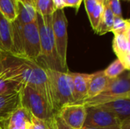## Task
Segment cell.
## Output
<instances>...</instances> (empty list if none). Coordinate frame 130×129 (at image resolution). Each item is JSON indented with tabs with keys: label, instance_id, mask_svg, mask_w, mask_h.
Wrapping results in <instances>:
<instances>
[{
	"label": "cell",
	"instance_id": "1",
	"mask_svg": "<svg viewBox=\"0 0 130 129\" xmlns=\"http://www.w3.org/2000/svg\"><path fill=\"white\" fill-rule=\"evenodd\" d=\"M2 73L8 78L19 81L23 85L28 86L39 92L47 100L54 111L46 69L36 62L5 52Z\"/></svg>",
	"mask_w": 130,
	"mask_h": 129
},
{
	"label": "cell",
	"instance_id": "2",
	"mask_svg": "<svg viewBox=\"0 0 130 129\" xmlns=\"http://www.w3.org/2000/svg\"><path fill=\"white\" fill-rule=\"evenodd\" d=\"M37 24L39 31L41 53L37 63L45 69L64 71L56 52L52 28V15L42 16L37 12Z\"/></svg>",
	"mask_w": 130,
	"mask_h": 129
},
{
	"label": "cell",
	"instance_id": "3",
	"mask_svg": "<svg viewBox=\"0 0 130 129\" xmlns=\"http://www.w3.org/2000/svg\"><path fill=\"white\" fill-rule=\"evenodd\" d=\"M53 108L56 113L63 106L73 103L71 77L68 72L46 69Z\"/></svg>",
	"mask_w": 130,
	"mask_h": 129
},
{
	"label": "cell",
	"instance_id": "4",
	"mask_svg": "<svg viewBox=\"0 0 130 129\" xmlns=\"http://www.w3.org/2000/svg\"><path fill=\"white\" fill-rule=\"evenodd\" d=\"M121 99H130V76L126 71L119 77L111 79L107 87L99 95L91 99H86L81 104L87 106H94Z\"/></svg>",
	"mask_w": 130,
	"mask_h": 129
},
{
	"label": "cell",
	"instance_id": "5",
	"mask_svg": "<svg viewBox=\"0 0 130 129\" xmlns=\"http://www.w3.org/2000/svg\"><path fill=\"white\" fill-rule=\"evenodd\" d=\"M21 106L31 116L43 121L55 115L52 106L43 96L28 86H24L21 90Z\"/></svg>",
	"mask_w": 130,
	"mask_h": 129
},
{
	"label": "cell",
	"instance_id": "6",
	"mask_svg": "<svg viewBox=\"0 0 130 129\" xmlns=\"http://www.w3.org/2000/svg\"><path fill=\"white\" fill-rule=\"evenodd\" d=\"M68 20L63 9H56L52 14V28L55 40L56 52L62 68L65 72L67 68V47H68Z\"/></svg>",
	"mask_w": 130,
	"mask_h": 129
},
{
	"label": "cell",
	"instance_id": "7",
	"mask_svg": "<svg viewBox=\"0 0 130 129\" xmlns=\"http://www.w3.org/2000/svg\"><path fill=\"white\" fill-rule=\"evenodd\" d=\"M41 53L37 21L23 26L21 37V58L37 62Z\"/></svg>",
	"mask_w": 130,
	"mask_h": 129
},
{
	"label": "cell",
	"instance_id": "8",
	"mask_svg": "<svg viewBox=\"0 0 130 129\" xmlns=\"http://www.w3.org/2000/svg\"><path fill=\"white\" fill-rule=\"evenodd\" d=\"M121 125V121L114 114L96 106L86 107L83 128H109Z\"/></svg>",
	"mask_w": 130,
	"mask_h": 129
},
{
	"label": "cell",
	"instance_id": "9",
	"mask_svg": "<svg viewBox=\"0 0 130 129\" xmlns=\"http://www.w3.org/2000/svg\"><path fill=\"white\" fill-rule=\"evenodd\" d=\"M56 114L71 128L82 129L86 116V106L81 103L67 104Z\"/></svg>",
	"mask_w": 130,
	"mask_h": 129
},
{
	"label": "cell",
	"instance_id": "10",
	"mask_svg": "<svg viewBox=\"0 0 130 129\" xmlns=\"http://www.w3.org/2000/svg\"><path fill=\"white\" fill-rule=\"evenodd\" d=\"M0 129H32V116L21 106L9 116L0 120Z\"/></svg>",
	"mask_w": 130,
	"mask_h": 129
},
{
	"label": "cell",
	"instance_id": "11",
	"mask_svg": "<svg viewBox=\"0 0 130 129\" xmlns=\"http://www.w3.org/2000/svg\"><path fill=\"white\" fill-rule=\"evenodd\" d=\"M113 49L117 59L123 63L126 71L130 69V30L122 33H114Z\"/></svg>",
	"mask_w": 130,
	"mask_h": 129
},
{
	"label": "cell",
	"instance_id": "12",
	"mask_svg": "<svg viewBox=\"0 0 130 129\" xmlns=\"http://www.w3.org/2000/svg\"><path fill=\"white\" fill-rule=\"evenodd\" d=\"M72 81L73 103H82L88 97V89L91 74L69 71Z\"/></svg>",
	"mask_w": 130,
	"mask_h": 129
},
{
	"label": "cell",
	"instance_id": "13",
	"mask_svg": "<svg viewBox=\"0 0 130 129\" xmlns=\"http://www.w3.org/2000/svg\"><path fill=\"white\" fill-rule=\"evenodd\" d=\"M114 114L121 122L130 120V99H121L96 106Z\"/></svg>",
	"mask_w": 130,
	"mask_h": 129
},
{
	"label": "cell",
	"instance_id": "14",
	"mask_svg": "<svg viewBox=\"0 0 130 129\" xmlns=\"http://www.w3.org/2000/svg\"><path fill=\"white\" fill-rule=\"evenodd\" d=\"M21 106V91L0 95V120L7 118Z\"/></svg>",
	"mask_w": 130,
	"mask_h": 129
},
{
	"label": "cell",
	"instance_id": "15",
	"mask_svg": "<svg viewBox=\"0 0 130 129\" xmlns=\"http://www.w3.org/2000/svg\"><path fill=\"white\" fill-rule=\"evenodd\" d=\"M111 79L108 78L104 73L103 71H97L95 73L91 74V78L88 89V97L87 99H91L97 97L109 84Z\"/></svg>",
	"mask_w": 130,
	"mask_h": 129
},
{
	"label": "cell",
	"instance_id": "16",
	"mask_svg": "<svg viewBox=\"0 0 130 129\" xmlns=\"http://www.w3.org/2000/svg\"><path fill=\"white\" fill-rule=\"evenodd\" d=\"M12 48V27L10 22L0 12V49L10 52Z\"/></svg>",
	"mask_w": 130,
	"mask_h": 129
},
{
	"label": "cell",
	"instance_id": "17",
	"mask_svg": "<svg viewBox=\"0 0 130 129\" xmlns=\"http://www.w3.org/2000/svg\"><path fill=\"white\" fill-rule=\"evenodd\" d=\"M37 11L34 5L18 2V16L14 20L21 26H24L36 21Z\"/></svg>",
	"mask_w": 130,
	"mask_h": 129
},
{
	"label": "cell",
	"instance_id": "18",
	"mask_svg": "<svg viewBox=\"0 0 130 129\" xmlns=\"http://www.w3.org/2000/svg\"><path fill=\"white\" fill-rule=\"evenodd\" d=\"M114 17V14L109 7L107 5H104V11L95 33L98 35H104L109 32H111L113 25Z\"/></svg>",
	"mask_w": 130,
	"mask_h": 129
},
{
	"label": "cell",
	"instance_id": "19",
	"mask_svg": "<svg viewBox=\"0 0 130 129\" xmlns=\"http://www.w3.org/2000/svg\"><path fill=\"white\" fill-rule=\"evenodd\" d=\"M24 86L19 81L7 77L3 73L0 75V95L20 92Z\"/></svg>",
	"mask_w": 130,
	"mask_h": 129
},
{
	"label": "cell",
	"instance_id": "20",
	"mask_svg": "<svg viewBox=\"0 0 130 129\" xmlns=\"http://www.w3.org/2000/svg\"><path fill=\"white\" fill-rule=\"evenodd\" d=\"M18 0H0V12L10 22L14 21L18 16Z\"/></svg>",
	"mask_w": 130,
	"mask_h": 129
},
{
	"label": "cell",
	"instance_id": "21",
	"mask_svg": "<svg viewBox=\"0 0 130 129\" xmlns=\"http://www.w3.org/2000/svg\"><path fill=\"white\" fill-rule=\"evenodd\" d=\"M36 11L42 16L52 15L56 10L53 0H34Z\"/></svg>",
	"mask_w": 130,
	"mask_h": 129
},
{
	"label": "cell",
	"instance_id": "22",
	"mask_svg": "<svg viewBox=\"0 0 130 129\" xmlns=\"http://www.w3.org/2000/svg\"><path fill=\"white\" fill-rule=\"evenodd\" d=\"M126 71V70L124 65L118 59H115L112 63H110L106 68V69L103 70L104 75L110 79H113L119 77Z\"/></svg>",
	"mask_w": 130,
	"mask_h": 129
},
{
	"label": "cell",
	"instance_id": "23",
	"mask_svg": "<svg viewBox=\"0 0 130 129\" xmlns=\"http://www.w3.org/2000/svg\"><path fill=\"white\" fill-rule=\"evenodd\" d=\"M128 30H130L129 19H124L123 17H114L111 32L114 34L125 33Z\"/></svg>",
	"mask_w": 130,
	"mask_h": 129
},
{
	"label": "cell",
	"instance_id": "24",
	"mask_svg": "<svg viewBox=\"0 0 130 129\" xmlns=\"http://www.w3.org/2000/svg\"><path fill=\"white\" fill-rule=\"evenodd\" d=\"M104 5L98 4L95 9H94V11H93V13L88 17L91 25V27H92V29H93V30L94 32L96 31V30L98 28V26L99 24V22L101 21V18L102 14H103V11H104Z\"/></svg>",
	"mask_w": 130,
	"mask_h": 129
},
{
	"label": "cell",
	"instance_id": "25",
	"mask_svg": "<svg viewBox=\"0 0 130 129\" xmlns=\"http://www.w3.org/2000/svg\"><path fill=\"white\" fill-rule=\"evenodd\" d=\"M104 5H107L109 7L115 17H123L120 0H106Z\"/></svg>",
	"mask_w": 130,
	"mask_h": 129
},
{
	"label": "cell",
	"instance_id": "26",
	"mask_svg": "<svg viewBox=\"0 0 130 129\" xmlns=\"http://www.w3.org/2000/svg\"><path fill=\"white\" fill-rule=\"evenodd\" d=\"M84 1H85V10H86L88 16L89 17L93 13V11H94V9L98 3L95 0H84Z\"/></svg>",
	"mask_w": 130,
	"mask_h": 129
},
{
	"label": "cell",
	"instance_id": "27",
	"mask_svg": "<svg viewBox=\"0 0 130 129\" xmlns=\"http://www.w3.org/2000/svg\"><path fill=\"white\" fill-rule=\"evenodd\" d=\"M82 0H63V2L65 4V7H72L75 8L76 10V13L78 12L79 7L81 5Z\"/></svg>",
	"mask_w": 130,
	"mask_h": 129
},
{
	"label": "cell",
	"instance_id": "28",
	"mask_svg": "<svg viewBox=\"0 0 130 129\" xmlns=\"http://www.w3.org/2000/svg\"><path fill=\"white\" fill-rule=\"evenodd\" d=\"M32 129H46L44 121L37 119L32 116Z\"/></svg>",
	"mask_w": 130,
	"mask_h": 129
},
{
	"label": "cell",
	"instance_id": "29",
	"mask_svg": "<svg viewBox=\"0 0 130 129\" xmlns=\"http://www.w3.org/2000/svg\"><path fill=\"white\" fill-rule=\"evenodd\" d=\"M82 129H130V120L124 122L121 125L109 128H82Z\"/></svg>",
	"mask_w": 130,
	"mask_h": 129
},
{
	"label": "cell",
	"instance_id": "30",
	"mask_svg": "<svg viewBox=\"0 0 130 129\" xmlns=\"http://www.w3.org/2000/svg\"><path fill=\"white\" fill-rule=\"evenodd\" d=\"M44 122H45V125H46V129H57L56 113L52 118L44 121Z\"/></svg>",
	"mask_w": 130,
	"mask_h": 129
},
{
	"label": "cell",
	"instance_id": "31",
	"mask_svg": "<svg viewBox=\"0 0 130 129\" xmlns=\"http://www.w3.org/2000/svg\"><path fill=\"white\" fill-rule=\"evenodd\" d=\"M56 119L57 124V129H72L69 127L67 125H66L65 122L59 118V116L56 113Z\"/></svg>",
	"mask_w": 130,
	"mask_h": 129
},
{
	"label": "cell",
	"instance_id": "32",
	"mask_svg": "<svg viewBox=\"0 0 130 129\" xmlns=\"http://www.w3.org/2000/svg\"><path fill=\"white\" fill-rule=\"evenodd\" d=\"M53 2L56 9H64L65 4L63 2V0H53Z\"/></svg>",
	"mask_w": 130,
	"mask_h": 129
},
{
	"label": "cell",
	"instance_id": "33",
	"mask_svg": "<svg viewBox=\"0 0 130 129\" xmlns=\"http://www.w3.org/2000/svg\"><path fill=\"white\" fill-rule=\"evenodd\" d=\"M4 57H5V52L0 49V75L4 70Z\"/></svg>",
	"mask_w": 130,
	"mask_h": 129
},
{
	"label": "cell",
	"instance_id": "34",
	"mask_svg": "<svg viewBox=\"0 0 130 129\" xmlns=\"http://www.w3.org/2000/svg\"><path fill=\"white\" fill-rule=\"evenodd\" d=\"M19 1H21L23 3H28V4L34 5V0H19Z\"/></svg>",
	"mask_w": 130,
	"mask_h": 129
},
{
	"label": "cell",
	"instance_id": "35",
	"mask_svg": "<svg viewBox=\"0 0 130 129\" xmlns=\"http://www.w3.org/2000/svg\"><path fill=\"white\" fill-rule=\"evenodd\" d=\"M98 4H102V5H104V4H105V2H106V0H95Z\"/></svg>",
	"mask_w": 130,
	"mask_h": 129
},
{
	"label": "cell",
	"instance_id": "36",
	"mask_svg": "<svg viewBox=\"0 0 130 129\" xmlns=\"http://www.w3.org/2000/svg\"><path fill=\"white\" fill-rule=\"evenodd\" d=\"M125 1H129V0H125Z\"/></svg>",
	"mask_w": 130,
	"mask_h": 129
}]
</instances>
